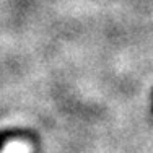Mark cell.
Returning a JSON list of instances; mask_svg holds the SVG:
<instances>
[{"instance_id": "6da1fadb", "label": "cell", "mask_w": 153, "mask_h": 153, "mask_svg": "<svg viewBox=\"0 0 153 153\" xmlns=\"http://www.w3.org/2000/svg\"><path fill=\"white\" fill-rule=\"evenodd\" d=\"M2 153H30V147L23 142H12L5 145Z\"/></svg>"}]
</instances>
